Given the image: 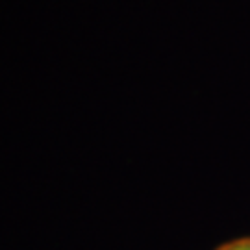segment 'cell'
<instances>
[{"label": "cell", "mask_w": 250, "mask_h": 250, "mask_svg": "<svg viewBox=\"0 0 250 250\" xmlns=\"http://www.w3.org/2000/svg\"><path fill=\"white\" fill-rule=\"evenodd\" d=\"M217 250H250V237H241V239L224 243L223 247H219Z\"/></svg>", "instance_id": "1"}]
</instances>
